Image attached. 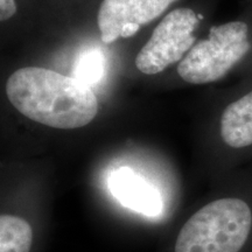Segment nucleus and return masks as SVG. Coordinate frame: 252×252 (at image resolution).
Wrapping results in <instances>:
<instances>
[{"label": "nucleus", "instance_id": "obj_1", "mask_svg": "<svg viewBox=\"0 0 252 252\" xmlns=\"http://www.w3.org/2000/svg\"><path fill=\"white\" fill-rule=\"evenodd\" d=\"M5 93L25 117L59 130L84 127L99 110L90 86L45 67L27 65L14 70L6 80Z\"/></svg>", "mask_w": 252, "mask_h": 252}, {"label": "nucleus", "instance_id": "obj_2", "mask_svg": "<svg viewBox=\"0 0 252 252\" xmlns=\"http://www.w3.org/2000/svg\"><path fill=\"white\" fill-rule=\"evenodd\" d=\"M243 18L212 26L178 64V75L193 86L213 84L235 71L252 72V7Z\"/></svg>", "mask_w": 252, "mask_h": 252}, {"label": "nucleus", "instance_id": "obj_3", "mask_svg": "<svg viewBox=\"0 0 252 252\" xmlns=\"http://www.w3.org/2000/svg\"><path fill=\"white\" fill-rule=\"evenodd\" d=\"M252 238V203L220 196L201 207L180 230L175 252H243Z\"/></svg>", "mask_w": 252, "mask_h": 252}, {"label": "nucleus", "instance_id": "obj_4", "mask_svg": "<svg viewBox=\"0 0 252 252\" xmlns=\"http://www.w3.org/2000/svg\"><path fill=\"white\" fill-rule=\"evenodd\" d=\"M203 15L191 7L172 9L154 27L137 53L134 65L144 75H158L182 59L193 48Z\"/></svg>", "mask_w": 252, "mask_h": 252}, {"label": "nucleus", "instance_id": "obj_5", "mask_svg": "<svg viewBox=\"0 0 252 252\" xmlns=\"http://www.w3.org/2000/svg\"><path fill=\"white\" fill-rule=\"evenodd\" d=\"M179 0H102L97 12L100 41L111 45L130 39L168 11Z\"/></svg>", "mask_w": 252, "mask_h": 252}, {"label": "nucleus", "instance_id": "obj_6", "mask_svg": "<svg viewBox=\"0 0 252 252\" xmlns=\"http://www.w3.org/2000/svg\"><path fill=\"white\" fill-rule=\"evenodd\" d=\"M220 144L231 152L252 150V82L220 110L216 122Z\"/></svg>", "mask_w": 252, "mask_h": 252}, {"label": "nucleus", "instance_id": "obj_7", "mask_svg": "<svg viewBox=\"0 0 252 252\" xmlns=\"http://www.w3.org/2000/svg\"><path fill=\"white\" fill-rule=\"evenodd\" d=\"M109 188L119 203L143 215L156 217L163 212V201L158 188L128 167L112 172Z\"/></svg>", "mask_w": 252, "mask_h": 252}, {"label": "nucleus", "instance_id": "obj_8", "mask_svg": "<svg viewBox=\"0 0 252 252\" xmlns=\"http://www.w3.org/2000/svg\"><path fill=\"white\" fill-rule=\"evenodd\" d=\"M33 243V230L21 217H0V252H30Z\"/></svg>", "mask_w": 252, "mask_h": 252}, {"label": "nucleus", "instance_id": "obj_9", "mask_svg": "<svg viewBox=\"0 0 252 252\" xmlns=\"http://www.w3.org/2000/svg\"><path fill=\"white\" fill-rule=\"evenodd\" d=\"M99 54L94 53V54H86L83 59L81 60V63L77 65V75L75 77L84 82L89 86V82L98 80V75L100 74V67L102 63L99 62Z\"/></svg>", "mask_w": 252, "mask_h": 252}, {"label": "nucleus", "instance_id": "obj_10", "mask_svg": "<svg viewBox=\"0 0 252 252\" xmlns=\"http://www.w3.org/2000/svg\"><path fill=\"white\" fill-rule=\"evenodd\" d=\"M15 13H17L15 0H0V19L2 23L13 18Z\"/></svg>", "mask_w": 252, "mask_h": 252}, {"label": "nucleus", "instance_id": "obj_11", "mask_svg": "<svg viewBox=\"0 0 252 252\" xmlns=\"http://www.w3.org/2000/svg\"><path fill=\"white\" fill-rule=\"evenodd\" d=\"M250 1H251V7H252V0H250Z\"/></svg>", "mask_w": 252, "mask_h": 252}]
</instances>
